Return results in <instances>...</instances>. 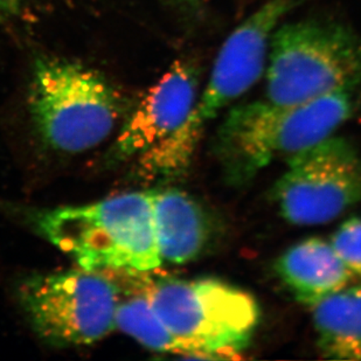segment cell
I'll list each match as a JSON object with an SVG mask.
<instances>
[{"mask_svg":"<svg viewBox=\"0 0 361 361\" xmlns=\"http://www.w3.org/2000/svg\"><path fill=\"white\" fill-rule=\"evenodd\" d=\"M171 3L176 4L177 6H180L185 11L190 12H198L201 8L200 0H170Z\"/></svg>","mask_w":361,"mask_h":361,"instance_id":"2e32d148","label":"cell"},{"mask_svg":"<svg viewBox=\"0 0 361 361\" xmlns=\"http://www.w3.org/2000/svg\"><path fill=\"white\" fill-rule=\"evenodd\" d=\"M360 90H338L295 106L266 99L229 111L219 128L214 154L226 180L248 184L259 171L291 157L334 133L355 114Z\"/></svg>","mask_w":361,"mask_h":361,"instance_id":"6da1fadb","label":"cell"},{"mask_svg":"<svg viewBox=\"0 0 361 361\" xmlns=\"http://www.w3.org/2000/svg\"><path fill=\"white\" fill-rule=\"evenodd\" d=\"M311 307L324 357L361 360V284L345 286Z\"/></svg>","mask_w":361,"mask_h":361,"instance_id":"7c38bea8","label":"cell"},{"mask_svg":"<svg viewBox=\"0 0 361 361\" xmlns=\"http://www.w3.org/2000/svg\"><path fill=\"white\" fill-rule=\"evenodd\" d=\"M19 298L41 339L54 346H81L116 329L117 288L106 274L66 270L25 281Z\"/></svg>","mask_w":361,"mask_h":361,"instance_id":"52a82bcc","label":"cell"},{"mask_svg":"<svg viewBox=\"0 0 361 361\" xmlns=\"http://www.w3.org/2000/svg\"><path fill=\"white\" fill-rule=\"evenodd\" d=\"M33 222L44 239L85 269L152 273L163 263L150 191L46 209L35 213Z\"/></svg>","mask_w":361,"mask_h":361,"instance_id":"7a4b0ae2","label":"cell"},{"mask_svg":"<svg viewBox=\"0 0 361 361\" xmlns=\"http://www.w3.org/2000/svg\"><path fill=\"white\" fill-rule=\"evenodd\" d=\"M25 1L26 0H0V17L16 13Z\"/></svg>","mask_w":361,"mask_h":361,"instance_id":"9a60e30c","label":"cell"},{"mask_svg":"<svg viewBox=\"0 0 361 361\" xmlns=\"http://www.w3.org/2000/svg\"><path fill=\"white\" fill-rule=\"evenodd\" d=\"M275 269L296 300L309 307L344 289L353 279L330 242L319 238L290 247L277 259Z\"/></svg>","mask_w":361,"mask_h":361,"instance_id":"8fae6325","label":"cell"},{"mask_svg":"<svg viewBox=\"0 0 361 361\" xmlns=\"http://www.w3.org/2000/svg\"><path fill=\"white\" fill-rule=\"evenodd\" d=\"M199 80L195 62L188 59L174 62L123 126L115 143L117 157L140 156L170 140L195 109Z\"/></svg>","mask_w":361,"mask_h":361,"instance_id":"9c48e42d","label":"cell"},{"mask_svg":"<svg viewBox=\"0 0 361 361\" xmlns=\"http://www.w3.org/2000/svg\"><path fill=\"white\" fill-rule=\"evenodd\" d=\"M28 106L41 138L66 154L95 147L113 133L120 96L99 73L61 59L35 62Z\"/></svg>","mask_w":361,"mask_h":361,"instance_id":"8992f818","label":"cell"},{"mask_svg":"<svg viewBox=\"0 0 361 361\" xmlns=\"http://www.w3.org/2000/svg\"><path fill=\"white\" fill-rule=\"evenodd\" d=\"M120 271L126 280L124 283L126 288L122 290L115 284L117 290L124 295L120 296V293H117L115 314L116 329H120L122 332L129 334L130 337L154 351L183 355L179 341L167 330L152 307L144 286V273L128 270Z\"/></svg>","mask_w":361,"mask_h":361,"instance_id":"4fadbf2b","label":"cell"},{"mask_svg":"<svg viewBox=\"0 0 361 361\" xmlns=\"http://www.w3.org/2000/svg\"><path fill=\"white\" fill-rule=\"evenodd\" d=\"M297 1L267 0L229 35L219 51L204 94L184 126L170 140L144 154V167L152 177H174L188 169L208 123L262 76L274 32Z\"/></svg>","mask_w":361,"mask_h":361,"instance_id":"3957f363","label":"cell"},{"mask_svg":"<svg viewBox=\"0 0 361 361\" xmlns=\"http://www.w3.org/2000/svg\"><path fill=\"white\" fill-rule=\"evenodd\" d=\"M330 243L352 276L361 277V218L344 222L332 235Z\"/></svg>","mask_w":361,"mask_h":361,"instance_id":"5bb4252c","label":"cell"},{"mask_svg":"<svg viewBox=\"0 0 361 361\" xmlns=\"http://www.w3.org/2000/svg\"><path fill=\"white\" fill-rule=\"evenodd\" d=\"M266 101L295 106L338 90L361 92V39L323 20L277 27L267 59Z\"/></svg>","mask_w":361,"mask_h":361,"instance_id":"5b68a950","label":"cell"},{"mask_svg":"<svg viewBox=\"0 0 361 361\" xmlns=\"http://www.w3.org/2000/svg\"><path fill=\"white\" fill-rule=\"evenodd\" d=\"M286 161L273 199L290 224H329L361 201V157L344 138L329 137Z\"/></svg>","mask_w":361,"mask_h":361,"instance_id":"ba28073f","label":"cell"},{"mask_svg":"<svg viewBox=\"0 0 361 361\" xmlns=\"http://www.w3.org/2000/svg\"><path fill=\"white\" fill-rule=\"evenodd\" d=\"M151 192L152 219L163 261L191 262L209 240V222L200 204L186 192L166 188Z\"/></svg>","mask_w":361,"mask_h":361,"instance_id":"30bf717a","label":"cell"},{"mask_svg":"<svg viewBox=\"0 0 361 361\" xmlns=\"http://www.w3.org/2000/svg\"><path fill=\"white\" fill-rule=\"evenodd\" d=\"M144 286L158 317L193 358H231L247 348L259 325L250 293L218 280L149 279Z\"/></svg>","mask_w":361,"mask_h":361,"instance_id":"277c9868","label":"cell"}]
</instances>
